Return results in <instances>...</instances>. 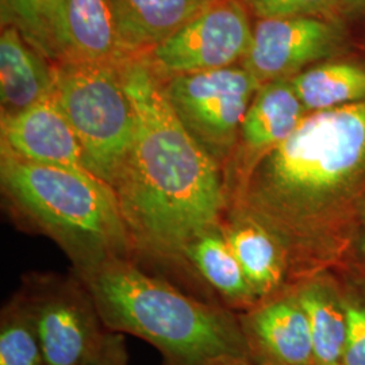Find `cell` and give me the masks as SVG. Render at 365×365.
<instances>
[{"label":"cell","instance_id":"cell-1","mask_svg":"<svg viewBox=\"0 0 365 365\" xmlns=\"http://www.w3.org/2000/svg\"><path fill=\"white\" fill-rule=\"evenodd\" d=\"M225 182L226 211L274 235L292 288L339 271L365 226V101L309 113Z\"/></svg>","mask_w":365,"mask_h":365},{"label":"cell","instance_id":"cell-11","mask_svg":"<svg viewBox=\"0 0 365 365\" xmlns=\"http://www.w3.org/2000/svg\"><path fill=\"white\" fill-rule=\"evenodd\" d=\"M1 149L33 163L87 170L81 145L56 95L43 98L25 110L1 117Z\"/></svg>","mask_w":365,"mask_h":365},{"label":"cell","instance_id":"cell-10","mask_svg":"<svg viewBox=\"0 0 365 365\" xmlns=\"http://www.w3.org/2000/svg\"><path fill=\"white\" fill-rule=\"evenodd\" d=\"M238 319L255 365H315L307 314L294 291L265 300Z\"/></svg>","mask_w":365,"mask_h":365},{"label":"cell","instance_id":"cell-12","mask_svg":"<svg viewBox=\"0 0 365 365\" xmlns=\"http://www.w3.org/2000/svg\"><path fill=\"white\" fill-rule=\"evenodd\" d=\"M309 114L289 78L261 84L244 117L235 153L225 170V179L284 141Z\"/></svg>","mask_w":365,"mask_h":365},{"label":"cell","instance_id":"cell-8","mask_svg":"<svg viewBox=\"0 0 365 365\" xmlns=\"http://www.w3.org/2000/svg\"><path fill=\"white\" fill-rule=\"evenodd\" d=\"M21 294L34 317L45 365H84L101 346L107 329L80 279L37 277Z\"/></svg>","mask_w":365,"mask_h":365},{"label":"cell","instance_id":"cell-28","mask_svg":"<svg viewBox=\"0 0 365 365\" xmlns=\"http://www.w3.org/2000/svg\"><path fill=\"white\" fill-rule=\"evenodd\" d=\"M341 4H365V0H341Z\"/></svg>","mask_w":365,"mask_h":365},{"label":"cell","instance_id":"cell-3","mask_svg":"<svg viewBox=\"0 0 365 365\" xmlns=\"http://www.w3.org/2000/svg\"><path fill=\"white\" fill-rule=\"evenodd\" d=\"M78 277L88 288L107 330L148 341L163 353L167 365L249 359L238 315L146 274L129 257L107 261Z\"/></svg>","mask_w":365,"mask_h":365},{"label":"cell","instance_id":"cell-16","mask_svg":"<svg viewBox=\"0 0 365 365\" xmlns=\"http://www.w3.org/2000/svg\"><path fill=\"white\" fill-rule=\"evenodd\" d=\"M214 0H111L122 42L143 57L180 30Z\"/></svg>","mask_w":365,"mask_h":365},{"label":"cell","instance_id":"cell-26","mask_svg":"<svg viewBox=\"0 0 365 365\" xmlns=\"http://www.w3.org/2000/svg\"><path fill=\"white\" fill-rule=\"evenodd\" d=\"M349 260L365 262V226L361 235L359 237V240H357V242H356V247L353 249L352 256H351Z\"/></svg>","mask_w":365,"mask_h":365},{"label":"cell","instance_id":"cell-4","mask_svg":"<svg viewBox=\"0 0 365 365\" xmlns=\"http://www.w3.org/2000/svg\"><path fill=\"white\" fill-rule=\"evenodd\" d=\"M0 182L15 214L56 241L78 276L129 257L133 244L117 195L91 172L33 163L1 149Z\"/></svg>","mask_w":365,"mask_h":365},{"label":"cell","instance_id":"cell-21","mask_svg":"<svg viewBox=\"0 0 365 365\" xmlns=\"http://www.w3.org/2000/svg\"><path fill=\"white\" fill-rule=\"evenodd\" d=\"M0 365H45L36 321L21 292L1 312Z\"/></svg>","mask_w":365,"mask_h":365},{"label":"cell","instance_id":"cell-6","mask_svg":"<svg viewBox=\"0 0 365 365\" xmlns=\"http://www.w3.org/2000/svg\"><path fill=\"white\" fill-rule=\"evenodd\" d=\"M260 87V81L241 64L163 81L165 98L182 128L223 172L235 153L249 105Z\"/></svg>","mask_w":365,"mask_h":365},{"label":"cell","instance_id":"cell-27","mask_svg":"<svg viewBox=\"0 0 365 365\" xmlns=\"http://www.w3.org/2000/svg\"><path fill=\"white\" fill-rule=\"evenodd\" d=\"M207 365H255L249 359H237V357H229V359H221L217 361H212Z\"/></svg>","mask_w":365,"mask_h":365},{"label":"cell","instance_id":"cell-23","mask_svg":"<svg viewBox=\"0 0 365 365\" xmlns=\"http://www.w3.org/2000/svg\"><path fill=\"white\" fill-rule=\"evenodd\" d=\"M257 19L313 16L336 21L341 0H242Z\"/></svg>","mask_w":365,"mask_h":365},{"label":"cell","instance_id":"cell-7","mask_svg":"<svg viewBox=\"0 0 365 365\" xmlns=\"http://www.w3.org/2000/svg\"><path fill=\"white\" fill-rule=\"evenodd\" d=\"M242 0H214L144 57L160 80L238 66L253 38Z\"/></svg>","mask_w":365,"mask_h":365},{"label":"cell","instance_id":"cell-15","mask_svg":"<svg viewBox=\"0 0 365 365\" xmlns=\"http://www.w3.org/2000/svg\"><path fill=\"white\" fill-rule=\"evenodd\" d=\"M56 66L13 26L0 36L1 117L13 115L54 92Z\"/></svg>","mask_w":365,"mask_h":365},{"label":"cell","instance_id":"cell-13","mask_svg":"<svg viewBox=\"0 0 365 365\" xmlns=\"http://www.w3.org/2000/svg\"><path fill=\"white\" fill-rule=\"evenodd\" d=\"M60 46V63L122 66L135 58L122 42L111 0H63Z\"/></svg>","mask_w":365,"mask_h":365},{"label":"cell","instance_id":"cell-14","mask_svg":"<svg viewBox=\"0 0 365 365\" xmlns=\"http://www.w3.org/2000/svg\"><path fill=\"white\" fill-rule=\"evenodd\" d=\"M220 226L259 303L292 291L284 250L265 227L227 211Z\"/></svg>","mask_w":365,"mask_h":365},{"label":"cell","instance_id":"cell-17","mask_svg":"<svg viewBox=\"0 0 365 365\" xmlns=\"http://www.w3.org/2000/svg\"><path fill=\"white\" fill-rule=\"evenodd\" d=\"M307 314L314 364L344 365L346 345V313L339 274L324 272L292 288Z\"/></svg>","mask_w":365,"mask_h":365},{"label":"cell","instance_id":"cell-25","mask_svg":"<svg viewBox=\"0 0 365 365\" xmlns=\"http://www.w3.org/2000/svg\"><path fill=\"white\" fill-rule=\"evenodd\" d=\"M336 272V271H333ZM339 272L349 274L356 282H359L365 287V262L361 261L349 260L342 268H339Z\"/></svg>","mask_w":365,"mask_h":365},{"label":"cell","instance_id":"cell-20","mask_svg":"<svg viewBox=\"0 0 365 365\" xmlns=\"http://www.w3.org/2000/svg\"><path fill=\"white\" fill-rule=\"evenodd\" d=\"M61 6L63 0H0L1 26L15 27L34 49L60 63Z\"/></svg>","mask_w":365,"mask_h":365},{"label":"cell","instance_id":"cell-2","mask_svg":"<svg viewBox=\"0 0 365 365\" xmlns=\"http://www.w3.org/2000/svg\"><path fill=\"white\" fill-rule=\"evenodd\" d=\"M120 71L135 131L111 188L133 249L182 261L194 238L221 225L227 205L225 172L182 128L144 57Z\"/></svg>","mask_w":365,"mask_h":365},{"label":"cell","instance_id":"cell-5","mask_svg":"<svg viewBox=\"0 0 365 365\" xmlns=\"http://www.w3.org/2000/svg\"><path fill=\"white\" fill-rule=\"evenodd\" d=\"M122 66L54 63V95L78 135L84 164L110 187L128 157L135 131V113L123 84Z\"/></svg>","mask_w":365,"mask_h":365},{"label":"cell","instance_id":"cell-18","mask_svg":"<svg viewBox=\"0 0 365 365\" xmlns=\"http://www.w3.org/2000/svg\"><path fill=\"white\" fill-rule=\"evenodd\" d=\"M182 261L190 262L230 309L245 313L259 304L221 226L194 238L184 250Z\"/></svg>","mask_w":365,"mask_h":365},{"label":"cell","instance_id":"cell-19","mask_svg":"<svg viewBox=\"0 0 365 365\" xmlns=\"http://www.w3.org/2000/svg\"><path fill=\"white\" fill-rule=\"evenodd\" d=\"M289 81L309 113L365 101V66L351 61H322Z\"/></svg>","mask_w":365,"mask_h":365},{"label":"cell","instance_id":"cell-9","mask_svg":"<svg viewBox=\"0 0 365 365\" xmlns=\"http://www.w3.org/2000/svg\"><path fill=\"white\" fill-rule=\"evenodd\" d=\"M342 42L336 21L313 16L257 19L241 66L261 84L289 78L337 54Z\"/></svg>","mask_w":365,"mask_h":365},{"label":"cell","instance_id":"cell-22","mask_svg":"<svg viewBox=\"0 0 365 365\" xmlns=\"http://www.w3.org/2000/svg\"><path fill=\"white\" fill-rule=\"evenodd\" d=\"M339 274L345 313L346 345L344 365H365V287L349 274Z\"/></svg>","mask_w":365,"mask_h":365},{"label":"cell","instance_id":"cell-24","mask_svg":"<svg viewBox=\"0 0 365 365\" xmlns=\"http://www.w3.org/2000/svg\"><path fill=\"white\" fill-rule=\"evenodd\" d=\"M84 365H128V353L122 333L107 330L101 346Z\"/></svg>","mask_w":365,"mask_h":365}]
</instances>
